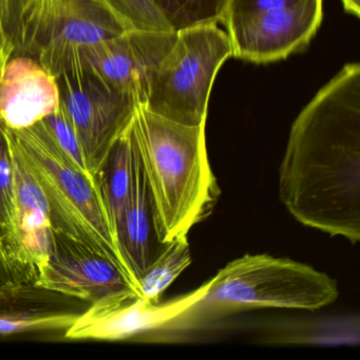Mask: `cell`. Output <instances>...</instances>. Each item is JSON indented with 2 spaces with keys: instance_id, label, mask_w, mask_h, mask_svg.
<instances>
[{
  "instance_id": "7c38bea8",
  "label": "cell",
  "mask_w": 360,
  "mask_h": 360,
  "mask_svg": "<svg viewBox=\"0 0 360 360\" xmlns=\"http://www.w3.org/2000/svg\"><path fill=\"white\" fill-rule=\"evenodd\" d=\"M58 79L27 56L11 58L0 75V125L11 130L32 127L58 109Z\"/></svg>"
},
{
  "instance_id": "ba28073f",
  "label": "cell",
  "mask_w": 360,
  "mask_h": 360,
  "mask_svg": "<svg viewBox=\"0 0 360 360\" xmlns=\"http://www.w3.org/2000/svg\"><path fill=\"white\" fill-rule=\"evenodd\" d=\"M176 31L129 30L86 48L84 68L110 91L145 105Z\"/></svg>"
},
{
  "instance_id": "d6986e66",
  "label": "cell",
  "mask_w": 360,
  "mask_h": 360,
  "mask_svg": "<svg viewBox=\"0 0 360 360\" xmlns=\"http://www.w3.org/2000/svg\"><path fill=\"white\" fill-rule=\"evenodd\" d=\"M79 314L58 311L15 309L0 303V335L68 330Z\"/></svg>"
},
{
  "instance_id": "6da1fadb",
  "label": "cell",
  "mask_w": 360,
  "mask_h": 360,
  "mask_svg": "<svg viewBox=\"0 0 360 360\" xmlns=\"http://www.w3.org/2000/svg\"><path fill=\"white\" fill-rule=\"evenodd\" d=\"M279 193L305 226L360 240V66L347 64L292 123Z\"/></svg>"
},
{
  "instance_id": "44dd1931",
  "label": "cell",
  "mask_w": 360,
  "mask_h": 360,
  "mask_svg": "<svg viewBox=\"0 0 360 360\" xmlns=\"http://www.w3.org/2000/svg\"><path fill=\"white\" fill-rule=\"evenodd\" d=\"M46 127L49 130L50 134L53 138L60 150L65 153L69 161L84 174L92 176L86 165L85 157L83 149L79 144V138L75 134V128L71 124L67 113L66 107L60 98V105L58 109L49 117L43 120ZM94 178V176H92Z\"/></svg>"
},
{
  "instance_id": "4fadbf2b",
  "label": "cell",
  "mask_w": 360,
  "mask_h": 360,
  "mask_svg": "<svg viewBox=\"0 0 360 360\" xmlns=\"http://www.w3.org/2000/svg\"><path fill=\"white\" fill-rule=\"evenodd\" d=\"M9 146L13 162L20 260L27 275L34 283L49 258L53 229L45 195L18 151L10 143Z\"/></svg>"
},
{
  "instance_id": "ffe728a7",
  "label": "cell",
  "mask_w": 360,
  "mask_h": 360,
  "mask_svg": "<svg viewBox=\"0 0 360 360\" xmlns=\"http://www.w3.org/2000/svg\"><path fill=\"white\" fill-rule=\"evenodd\" d=\"M227 0H166L163 14L174 30L222 22Z\"/></svg>"
},
{
  "instance_id": "8fae6325",
  "label": "cell",
  "mask_w": 360,
  "mask_h": 360,
  "mask_svg": "<svg viewBox=\"0 0 360 360\" xmlns=\"http://www.w3.org/2000/svg\"><path fill=\"white\" fill-rule=\"evenodd\" d=\"M188 295L167 307L150 304L136 292L110 295L91 303L65 330L70 340H123L172 321L187 309Z\"/></svg>"
},
{
  "instance_id": "d4e9b609",
  "label": "cell",
  "mask_w": 360,
  "mask_h": 360,
  "mask_svg": "<svg viewBox=\"0 0 360 360\" xmlns=\"http://www.w3.org/2000/svg\"><path fill=\"white\" fill-rule=\"evenodd\" d=\"M155 3L157 4L158 7H159L160 9H161V11L163 12L164 7H165L166 0H155Z\"/></svg>"
},
{
  "instance_id": "52a82bcc",
  "label": "cell",
  "mask_w": 360,
  "mask_h": 360,
  "mask_svg": "<svg viewBox=\"0 0 360 360\" xmlns=\"http://www.w3.org/2000/svg\"><path fill=\"white\" fill-rule=\"evenodd\" d=\"M322 18V0H227L221 24L233 58L269 64L304 50Z\"/></svg>"
},
{
  "instance_id": "5bb4252c",
  "label": "cell",
  "mask_w": 360,
  "mask_h": 360,
  "mask_svg": "<svg viewBox=\"0 0 360 360\" xmlns=\"http://www.w3.org/2000/svg\"><path fill=\"white\" fill-rule=\"evenodd\" d=\"M115 240L122 262L138 288L141 276L161 248L162 245L155 248V244L162 243L155 233L150 195L136 139L131 189L115 229Z\"/></svg>"
},
{
  "instance_id": "ac0fdd59",
  "label": "cell",
  "mask_w": 360,
  "mask_h": 360,
  "mask_svg": "<svg viewBox=\"0 0 360 360\" xmlns=\"http://www.w3.org/2000/svg\"><path fill=\"white\" fill-rule=\"evenodd\" d=\"M123 31L174 30L155 0H90Z\"/></svg>"
},
{
  "instance_id": "2e32d148",
  "label": "cell",
  "mask_w": 360,
  "mask_h": 360,
  "mask_svg": "<svg viewBox=\"0 0 360 360\" xmlns=\"http://www.w3.org/2000/svg\"><path fill=\"white\" fill-rule=\"evenodd\" d=\"M134 155L136 136L132 119L131 123L113 145L104 166L96 176L113 238L131 189Z\"/></svg>"
},
{
  "instance_id": "3957f363",
  "label": "cell",
  "mask_w": 360,
  "mask_h": 360,
  "mask_svg": "<svg viewBox=\"0 0 360 360\" xmlns=\"http://www.w3.org/2000/svg\"><path fill=\"white\" fill-rule=\"evenodd\" d=\"M336 280L309 265L269 255H245L200 288L198 298L174 320L200 321L248 309L316 311L338 298Z\"/></svg>"
},
{
  "instance_id": "7402d4cb",
  "label": "cell",
  "mask_w": 360,
  "mask_h": 360,
  "mask_svg": "<svg viewBox=\"0 0 360 360\" xmlns=\"http://www.w3.org/2000/svg\"><path fill=\"white\" fill-rule=\"evenodd\" d=\"M14 50L15 44L8 33L7 27L0 22V75L7 63L11 60Z\"/></svg>"
},
{
  "instance_id": "5b68a950",
  "label": "cell",
  "mask_w": 360,
  "mask_h": 360,
  "mask_svg": "<svg viewBox=\"0 0 360 360\" xmlns=\"http://www.w3.org/2000/svg\"><path fill=\"white\" fill-rule=\"evenodd\" d=\"M233 56L229 35L216 24L176 30V41L158 69L145 105L168 121L205 125L217 75Z\"/></svg>"
},
{
  "instance_id": "603a6c76",
  "label": "cell",
  "mask_w": 360,
  "mask_h": 360,
  "mask_svg": "<svg viewBox=\"0 0 360 360\" xmlns=\"http://www.w3.org/2000/svg\"><path fill=\"white\" fill-rule=\"evenodd\" d=\"M11 16V0H0V22L7 27Z\"/></svg>"
},
{
  "instance_id": "e0dca14e",
  "label": "cell",
  "mask_w": 360,
  "mask_h": 360,
  "mask_svg": "<svg viewBox=\"0 0 360 360\" xmlns=\"http://www.w3.org/2000/svg\"><path fill=\"white\" fill-rule=\"evenodd\" d=\"M191 263V255L187 238H179L162 244L139 280L138 290L141 298L150 304H159L164 292Z\"/></svg>"
},
{
  "instance_id": "9c48e42d",
  "label": "cell",
  "mask_w": 360,
  "mask_h": 360,
  "mask_svg": "<svg viewBox=\"0 0 360 360\" xmlns=\"http://www.w3.org/2000/svg\"><path fill=\"white\" fill-rule=\"evenodd\" d=\"M58 84L86 165L96 179L113 145L131 123L138 104L106 89L87 73L62 77Z\"/></svg>"
},
{
  "instance_id": "277c9868",
  "label": "cell",
  "mask_w": 360,
  "mask_h": 360,
  "mask_svg": "<svg viewBox=\"0 0 360 360\" xmlns=\"http://www.w3.org/2000/svg\"><path fill=\"white\" fill-rule=\"evenodd\" d=\"M4 128L10 144L45 195L53 231L107 257L128 275L107 218L98 179L84 174L69 161L43 121L26 129Z\"/></svg>"
},
{
  "instance_id": "cb8c5ba5",
  "label": "cell",
  "mask_w": 360,
  "mask_h": 360,
  "mask_svg": "<svg viewBox=\"0 0 360 360\" xmlns=\"http://www.w3.org/2000/svg\"><path fill=\"white\" fill-rule=\"evenodd\" d=\"M341 1H342L343 9L345 10L347 13L359 18L360 0H341Z\"/></svg>"
},
{
  "instance_id": "9a60e30c",
  "label": "cell",
  "mask_w": 360,
  "mask_h": 360,
  "mask_svg": "<svg viewBox=\"0 0 360 360\" xmlns=\"http://www.w3.org/2000/svg\"><path fill=\"white\" fill-rule=\"evenodd\" d=\"M29 283L33 282L20 260L13 162L5 128L0 125V286Z\"/></svg>"
},
{
  "instance_id": "8992f818",
  "label": "cell",
  "mask_w": 360,
  "mask_h": 360,
  "mask_svg": "<svg viewBox=\"0 0 360 360\" xmlns=\"http://www.w3.org/2000/svg\"><path fill=\"white\" fill-rule=\"evenodd\" d=\"M125 32L90 0H18V46L58 79L85 75L86 48Z\"/></svg>"
},
{
  "instance_id": "7a4b0ae2",
  "label": "cell",
  "mask_w": 360,
  "mask_h": 360,
  "mask_svg": "<svg viewBox=\"0 0 360 360\" xmlns=\"http://www.w3.org/2000/svg\"><path fill=\"white\" fill-rule=\"evenodd\" d=\"M134 128L158 240L187 238L212 214L221 195L208 159L205 125L174 123L138 105Z\"/></svg>"
},
{
  "instance_id": "30bf717a",
  "label": "cell",
  "mask_w": 360,
  "mask_h": 360,
  "mask_svg": "<svg viewBox=\"0 0 360 360\" xmlns=\"http://www.w3.org/2000/svg\"><path fill=\"white\" fill-rule=\"evenodd\" d=\"M33 285L90 303L121 292L139 294L129 276L119 265L54 231L49 258Z\"/></svg>"
}]
</instances>
